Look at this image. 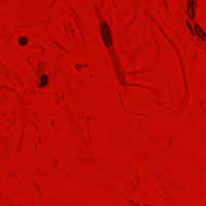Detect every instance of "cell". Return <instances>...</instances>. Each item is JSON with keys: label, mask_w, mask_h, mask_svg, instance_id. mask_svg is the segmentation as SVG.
I'll use <instances>...</instances> for the list:
<instances>
[{"label": "cell", "mask_w": 206, "mask_h": 206, "mask_svg": "<svg viewBox=\"0 0 206 206\" xmlns=\"http://www.w3.org/2000/svg\"><path fill=\"white\" fill-rule=\"evenodd\" d=\"M101 33L103 41L105 45L108 47L112 46V40L109 27L106 23H103L101 25Z\"/></svg>", "instance_id": "1"}, {"label": "cell", "mask_w": 206, "mask_h": 206, "mask_svg": "<svg viewBox=\"0 0 206 206\" xmlns=\"http://www.w3.org/2000/svg\"><path fill=\"white\" fill-rule=\"evenodd\" d=\"M197 0H189L188 3V15L189 18L193 19L195 16V9H196Z\"/></svg>", "instance_id": "2"}, {"label": "cell", "mask_w": 206, "mask_h": 206, "mask_svg": "<svg viewBox=\"0 0 206 206\" xmlns=\"http://www.w3.org/2000/svg\"><path fill=\"white\" fill-rule=\"evenodd\" d=\"M195 32H196L198 37L200 39H201L203 41L206 42V33L204 31V30L200 27V26L197 24L195 25Z\"/></svg>", "instance_id": "3"}, {"label": "cell", "mask_w": 206, "mask_h": 206, "mask_svg": "<svg viewBox=\"0 0 206 206\" xmlns=\"http://www.w3.org/2000/svg\"><path fill=\"white\" fill-rule=\"evenodd\" d=\"M128 206H140V204L136 200H130L128 201Z\"/></svg>", "instance_id": "4"}]
</instances>
